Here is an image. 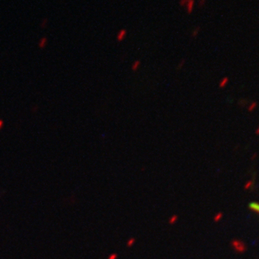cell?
I'll return each instance as SVG.
<instances>
[{"instance_id":"4","label":"cell","mask_w":259,"mask_h":259,"mask_svg":"<svg viewBox=\"0 0 259 259\" xmlns=\"http://www.w3.org/2000/svg\"><path fill=\"white\" fill-rule=\"evenodd\" d=\"M140 66H141V61L139 60L135 61L132 63V65H131V69H132L133 72H136L138 70V68L140 67Z\"/></svg>"},{"instance_id":"3","label":"cell","mask_w":259,"mask_h":259,"mask_svg":"<svg viewBox=\"0 0 259 259\" xmlns=\"http://www.w3.org/2000/svg\"><path fill=\"white\" fill-rule=\"evenodd\" d=\"M194 3H195V1L194 0H189V2L187 3V4H186V9H187V13L189 14H192L193 10H194Z\"/></svg>"},{"instance_id":"10","label":"cell","mask_w":259,"mask_h":259,"mask_svg":"<svg viewBox=\"0 0 259 259\" xmlns=\"http://www.w3.org/2000/svg\"><path fill=\"white\" fill-rule=\"evenodd\" d=\"M2 125H3V121L2 120H0V127H2Z\"/></svg>"},{"instance_id":"1","label":"cell","mask_w":259,"mask_h":259,"mask_svg":"<svg viewBox=\"0 0 259 259\" xmlns=\"http://www.w3.org/2000/svg\"><path fill=\"white\" fill-rule=\"evenodd\" d=\"M126 35H127V30H126V29H120V30L119 31V32L117 33V35H116L117 41H122L125 38Z\"/></svg>"},{"instance_id":"5","label":"cell","mask_w":259,"mask_h":259,"mask_svg":"<svg viewBox=\"0 0 259 259\" xmlns=\"http://www.w3.org/2000/svg\"><path fill=\"white\" fill-rule=\"evenodd\" d=\"M199 32H200V27H199V26L194 28V29H193L192 33H191V37H192V38H196L198 35H199Z\"/></svg>"},{"instance_id":"7","label":"cell","mask_w":259,"mask_h":259,"mask_svg":"<svg viewBox=\"0 0 259 259\" xmlns=\"http://www.w3.org/2000/svg\"><path fill=\"white\" fill-rule=\"evenodd\" d=\"M48 22H49V19H47V18L43 19L42 21H41V24H40L41 28H46V26L48 25Z\"/></svg>"},{"instance_id":"6","label":"cell","mask_w":259,"mask_h":259,"mask_svg":"<svg viewBox=\"0 0 259 259\" xmlns=\"http://www.w3.org/2000/svg\"><path fill=\"white\" fill-rule=\"evenodd\" d=\"M250 208L253 211H256V212L259 213V204H257V203H252V204H250Z\"/></svg>"},{"instance_id":"8","label":"cell","mask_w":259,"mask_h":259,"mask_svg":"<svg viewBox=\"0 0 259 259\" xmlns=\"http://www.w3.org/2000/svg\"><path fill=\"white\" fill-rule=\"evenodd\" d=\"M188 2H189V0H179V5L181 7H184V6H186Z\"/></svg>"},{"instance_id":"2","label":"cell","mask_w":259,"mask_h":259,"mask_svg":"<svg viewBox=\"0 0 259 259\" xmlns=\"http://www.w3.org/2000/svg\"><path fill=\"white\" fill-rule=\"evenodd\" d=\"M47 43H48V38L46 36H44V37H41L40 39L39 42H38V46H39L40 49H44L46 46Z\"/></svg>"},{"instance_id":"9","label":"cell","mask_w":259,"mask_h":259,"mask_svg":"<svg viewBox=\"0 0 259 259\" xmlns=\"http://www.w3.org/2000/svg\"><path fill=\"white\" fill-rule=\"evenodd\" d=\"M204 4H205V0H199V8L204 7Z\"/></svg>"}]
</instances>
